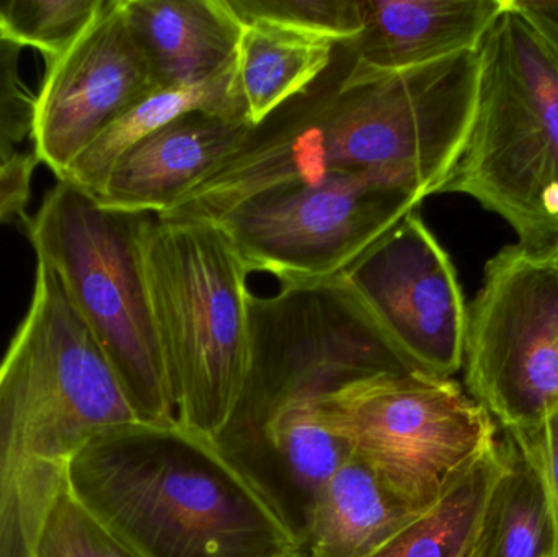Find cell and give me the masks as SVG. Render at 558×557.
<instances>
[{
    "label": "cell",
    "mask_w": 558,
    "mask_h": 557,
    "mask_svg": "<svg viewBox=\"0 0 558 557\" xmlns=\"http://www.w3.org/2000/svg\"><path fill=\"white\" fill-rule=\"evenodd\" d=\"M507 438L539 477L553 529L549 557H558V409L536 427L511 432Z\"/></svg>",
    "instance_id": "d4e9b609"
},
{
    "label": "cell",
    "mask_w": 558,
    "mask_h": 557,
    "mask_svg": "<svg viewBox=\"0 0 558 557\" xmlns=\"http://www.w3.org/2000/svg\"><path fill=\"white\" fill-rule=\"evenodd\" d=\"M465 391L507 434L558 409V244H511L485 265L468 306Z\"/></svg>",
    "instance_id": "9c48e42d"
},
{
    "label": "cell",
    "mask_w": 558,
    "mask_h": 557,
    "mask_svg": "<svg viewBox=\"0 0 558 557\" xmlns=\"http://www.w3.org/2000/svg\"><path fill=\"white\" fill-rule=\"evenodd\" d=\"M422 512L397 499L350 455L305 500L307 555L371 557Z\"/></svg>",
    "instance_id": "2e32d148"
},
{
    "label": "cell",
    "mask_w": 558,
    "mask_h": 557,
    "mask_svg": "<svg viewBox=\"0 0 558 557\" xmlns=\"http://www.w3.org/2000/svg\"><path fill=\"white\" fill-rule=\"evenodd\" d=\"M511 458V441L497 438L452 480L432 507L371 557H469Z\"/></svg>",
    "instance_id": "ac0fdd59"
},
{
    "label": "cell",
    "mask_w": 558,
    "mask_h": 557,
    "mask_svg": "<svg viewBox=\"0 0 558 557\" xmlns=\"http://www.w3.org/2000/svg\"><path fill=\"white\" fill-rule=\"evenodd\" d=\"M33 557H137L65 489L43 526Z\"/></svg>",
    "instance_id": "603a6c76"
},
{
    "label": "cell",
    "mask_w": 558,
    "mask_h": 557,
    "mask_svg": "<svg viewBox=\"0 0 558 557\" xmlns=\"http://www.w3.org/2000/svg\"><path fill=\"white\" fill-rule=\"evenodd\" d=\"M242 25L267 23L292 32L353 41L363 32L361 0H228Z\"/></svg>",
    "instance_id": "7402d4cb"
},
{
    "label": "cell",
    "mask_w": 558,
    "mask_h": 557,
    "mask_svg": "<svg viewBox=\"0 0 558 557\" xmlns=\"http://www.w3.org/2000/svg\"><path fill=\"white\" fill-rule=\"evenodd\" d=\"M513 5L536 26L558 58V0H513Z\"/></svg>",
    "instance_id": "4316f807"
},
{
    "label": "cell",
    "mask_w": 558,
    "mask_h": 557,
    "mask_svg": "<svg viewBox=\"0 0 558 557\" xmlns=\"http://www.w3.org/2000/svg\"><path fill=\"white\" fill-rule=\"evenodd\" d=\"M143 262L177 422L222 441L251 378V271L218 225L157 216Z\"/></svg>",
    "instance_id": "5b68a950"
},
{
    "label": "cell",
    "mask_w": 558,
    "mask_h": 557,
    "mask_svg": "<svg viewBox=\"0 0 558 557\" xmlns=\"http://www.w3.org/2000/svg\"><path fill=\"white\" fill-rule=\"evenodd\" d=\"M36 166L33 153H25L0 170V222L12 221L25 211Z\"/></svg>",
    "instance_id": "484cf974"
},
{
    "label": "cell",
    "mask_w": 558,
    "mask_h": 557,
    "mask_svg": "<svg viewBox=\"0 0 558 557\" xmlns=\"http://www.w3.org/2000/svg\"><path fill=\"white\" fill-rule=\"evenodd\" d=\"M474 120L439 193L501 216L534 251L558 244V58L508 0L478 48Z\"/></svg>",
    "instance_id": "8992f818"
},
{
    "label": "cell",
    "mask_w": 558,
    "mask_h": 557,
    "mask_svg": "<svg viewBox=\"0 0 558 557\" xmlns=\"http://www.w3.org/2000/svg\"><path fill=\"white\" fill-rule=\"evenodd\" d=\"M478 51L405 72L367 68L343 43L301 94L241 143L159 219L216 222L282 182L351 180L420 199L438 195L474 120Z\"/></svg>",
    "instance_id": "6da1fadb"
},
{
    "label": "cell",
    "mask_w": 558,
    "mask_h": 557,
    "mask_svg": "<svg viewBox=\"0 0 558 557\" xmlns=\"http://www.w3.org/2000/svg\"><path fill=\"white\" fill-rule=\"evenodd\" d=\"M328 431L407 506L426 510L495 440L494 417L454 378L390 370L322 402Z\"/></svg>",
    "instance_id": "ba28073f"
},
{
    "label": "cell",
    "mask_w": 558,
    "mask_h": 557,
    "mask_svg": "<svg viewBox=\"0 0 558 557\" xmlns=\"http://www.w3.org/2000/svg\"><path fill=\"white\" fill-rule=\"evenodd\" d=\"M508 0H361L363 32L347 43L379 72H405L478 51Z\"/></svg>",
    "instance_id": "5bb4252c"
},
{
    "label": "cell",
    "mask_w": 558,
    "mask_h": 557,
    "mask_svg": "<svg viewBox=\"0 0 558 557\" xmlns=\"http://www.w3.org/2000/svg\"><path fill=\"white\" fill-rule=\"evenodd\" d=\"M140 422L54 271L36 258L25 317L0 362V557H33L69 487V467L100 431Z\"/></svg>",
    "instance_id": "3957f363"
},
{
    "label": "cell",
    "mask_w": 558,
    "mask_h": 557,
    "mask_svg": "<svg viewBox=\"0 0 558 557\" xmlns=\"http://www.w3.org/2000/svg\"><path fill=\"white\" fill-rule=\"evenodd\" d=\"M252 365L244 405H262V432L305 500L350 457L322 419L340 386L410 370L343 278L248 298ZM241 412V411H239Z\"/></svg>",
    "instance_id": "277c9868"
},
{
    "label": "cell",
    "mask_w": 558,
    "mask_h": 557,
    "mask_svg": "<svg viewBox=\"0 0 558 557\" xmlns=\"http://www.w3.org/2000/svg\"><path fill=\"white\" fill-rule=\"evenodd\" d=\"M157 85L199 84L234 68L244 25L228 0H123Z\"/></svg>",
    "instance_id": "9a60e30c"
},
{
    "label": "cell",
    "mask_w": 558,
    "mask_h": 557,
    "mask_svg": "<svg viewBox=\"0 0 558 557\" xmlns=\"http://www.w3.org/2000/svg\"><path fill=\"white\" fill-rule=\"evenodd\" d=\"M19 46L0 39V170L19 159L32 134L33 94L20 74Z\"/></svg>",
    "instance_id": "cb8c5ba5"
},
{
    "label": "cell",
    "mask_w": 558,
    "mask_h": 557,
    "mask_svg": "<svg viewBox=\"0 0 558 557\" xmlns=\"http://www.w3.org/2000/svg\"><path fill=\"white\" fill-rule=\"evenodd\" d=\"M340 277L410 370L438 378L461 372L468 304L451 257L418 209Z\"/></svg>",
    "instance_id": "8fae6325"
},
{
    "label": "cell",
    "mask_w": 558,
    "mask_h": 557,
    "mask_svg": "<svg viewBox=\"0 0 558 557\" xmlns=\"http://www.w3.org/2000/svg\"><path fill=\"white\" fill-rule=\"evenodd\" d=\"M335 43L267 23L244 25L238 51V88L245 121L257 126L301 94L331 62Z\"/></svg>",
    "instance_id": "d6986e66"
},
{
    "label": "cell",
    "mask_w": 558,
    "mask_h": 557,
    "mask_svg": "<svg viewBox=\"0 0 558 557\" xmlns=\"http://www.w3.org/2000/svg\"><path fill=\"white\" fill-rule=\"evenodd\" d=\"M157 87L123 0H107L54 61L33 107V156L56 179L134 101Z\"/></svg>",
    "instance_id": "7c38bea8"
},
{
    "label": "cell",
    "mask_w": 558,
    "mask_h": 557,
    "mask_svg": "<svg viewBox=\"0 0 558 557\" xmlns=\"http://www.w3.org/2000/svg\"><path fill=\"white\" fill-rule=\"evenodd\" d=\"M150 216L104 208L58 182L28 219V238L90 330L137 421L172 424L175 404L143 262Z\"/></svg>",
    "instance_id": "52a82bcc"
},
{
    "label": "cell",
    "mask_w": 558,
    "mask_h": 557,
    "mask_svg": "<svg viewBox=\"0 0 558 557\" xmlns=\"http://www.w3.org/2000/svg\"><path fill=\"white\" fill-rule=\"evenodd\" d=\"M251 124L190 111L131 147L111 169L98 205L160 216L232 153Z\"/></svg>",
    "instance_id": "4fadbf2b"
},
{
    "label": "cell",
    "mask_w": 558,
    "mask_h": 557,
    "mask_svg": "<svg viewBox=\"0 0 558 557\" xmlns=\"http://www.w3.org/2000/svg\"><path fill=\"white\" fill-rule=\"evenodd\" d=\"M420 203L390 186L292 180L242 199L213 225L251 274L274 275L282 287L320 283L340 277Z\"/></svg>",
    "instance_id": "30bf717a"
},
{
    "label": "cell",
    "mask_w": 558,
    "mask_h": 557,
    "mask_svg": "<svg viewBox=\"0 0 558 557\" xmlns=\"http://www.w3.org/2000/svg\"><path fill=\"white\" fill-rule=\"evenodd\" d=\"M304 557H308V555H305Z\"/></svg>",
    "instance_id": "83f0119b"
},
{
    "label": "cell",
    "mask_w": 558,
    "mask_h": 557,
    "mask_svg": "<svg viewBox=\"0 0 558 557\" xmlns=\"http://www.w3.org/2000/svg\"><path fill=\"white\" fill-rule=\"evenodd\" d=\"M550 545L553 529L539 477L513 447L510 468L492 497L469 557H546Z\"/></svg>",
    "instance_id": "ffe728a7"
},
{
    "label": "cell",
    "mask_w": 558,
    "mask_h": 557,
    "mask_svg": "<svg viewBox=\"0 0 558 557\" xmlns=\"http://www.w3.org/2000/svg\"><path fill=\"white\" fill-rule=\"evenodd\" d=\"M72 496L137 557H304L277 497L225 447L179 422L114 425L69 467Z\"/></svg>",
    "instance_id": "7a4b0ae2"
},
{
    "label": "cell",
    "mask_w": 558,
    "mask_h": 557,
    "mask_svg": "<svg viewBox=\"0 0 558 557\" xmlns=\"http://www.w3.org/2000/svg\"><path fill=\"white\" fill-rule=\"evenodd\" d=\"M107 0H0V39L38 49L46 64L62 55Z\"/></svg>",
    "instance_id": "44dd1931"
},
{
    "label": "cell",
    "mask_w": 558,
    "mask_h": 557,
    "mask_svg": "<svg viewBox=\"0 0 558 557\" xmlns=\"http://www.w3.org/2000/svg\"><path fill=\"white\" fill-rule=\"evenodd\" d=\"M546 557H549V556H546Z\"/></svg>",
    "instance_id": "f1b7e54d"
},
{
    "label": "cell",
    "mask_w": 558,
    "mask_h": 557,
    "mask_svg": "<svg viewBox=\"0 0 558 557\" xmlns=\"http://www.w3.org/2000/svg\"><path fill=\"white\" fill-rule=\"evenodd\" d=\"M190 111H206L247 123L239 97L238 64L199 84L157 85L111 121L69 164L58 182L69 183L90 196L97 195L114 164L131 147Z\"/></svg>",
    "instance_id": "e0dca14e"
}]
</instances>
